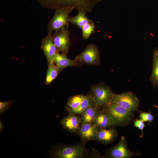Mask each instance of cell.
I'll use <instances>...</instances> for the list:
<instances>
[{
	"mask_svg": "<svg viewBox=\"0 0 158 158\" xmlns=\"http://www.w3.org/2000/svg\"><path fill=\"white\" fill-rule=\"evenodd\" d=\"M102 0H37L43 8L55 10L61 8L71 7L90 13Z\"/></svg>",
	"mask_w": 158,
	"mask_h": 158,
	"instance_id": "obj_1",
	"label": "cell"
},
{
	"mask_svg": "<svg viewBox=\"0 0 158 158\" xmlns=\"http://www.w3.org/2000/svg\"><path fill=\"white\" fill-rule=\"evenodd\" d=\"M74 9L73 8L65 7L56 9L47 24L48 33L52 34L53 31L59 32L68 28L70 23L69 15Z\"/></svg>",
	"mask_w": 158,
	"mask_h": 158,
	"instance_id": "obj_2",
	"label": "cell"
},
{
	"mask_svg": "<svg viewBox=\"0 0 158 158\" xmlns=\"http://www.w3.org/2000/svg\"><path fill=\"white\" fill-rule=\"evenodd\" d=\"M90 89L93 94L96 107L98 108L110 104L114 93L109 87L100 83L91 86Z\"/></svg>",
	"mask_w": 158,
	"mask_h": 158,
	"instance_id": "obj_3",
	"label": "cell"
},
{
	"mask_svg": "<svg viewBox=\"0 0 158 158\" xmlns=\"http://www.w3.org/2000/svg\"><path fill=\"white\" fill-rule=\"evenodd\" d=\"M139 100L131 92H126L120 94H114L112 95L110 104L120 106L133 112L139 105Z\"/></svg>",
	"mask_w": 158,
	"mask_h": 158,
	"instance_id": "obj_4",
	"label": "cell"
},
{
	"mask_svg": "<svg viewBox=\"0 0 158 158\" xmlns=\"http://www.w3.org/2000/svg\"><path fill=\"white\" fill-rule=\"evenodd\" d=\"M75 59L90 66L97 65L100 61L99 50L95 44H90L80 54L75 56Z\"/></svg>",
	"mask_w": 158,
	"mask_h": 158,
	"instance_id": "obj_5",
	"label": "cell"
},
{
	"mask_svg": "<svg viewBox=\"0 0 158 158\" xmlns=\"http://www.w3.org/2000/svg\"><path fill=\"white\" fill-rule=\"evenodd\" d=\"M105 112L114 120L116 124L128 122L130 120L132 112L120 106L111 104L105 106Z\"/></svg>",
	"mask_w": 158,
	"mask_h": 158,
	"instance_id": "obj_6",
	"label": "cell"
},
{
	"mask_svg": "<svg viewBox=\"0 0 158 158\" xmlns=\"http://www.w3.org/2000/svg\"><path fill=\"white\" fill-rule=\"evenodd\" d=\"M53 37L57 51L61 52L67 55L71 45L68 28H65L60 31L54 32Z\"/></svg>",
	"mask_w": 158,
	"mask_h": 158,
	"instance_id": "obj_7",
	"label": "cell"
},
{
	"mask_svg": "<svg viewBox=\"0 0 158 158\" xmlns=\"http://www.w3.org/2000/svg\"><path fill=\"white\" fill-rule=\"evenodd\" d=\"M41 48L46 59L48 66L53 62L57 52L56 48L54 42L53 34L48 33L43 38L41 42Z\"/></svg>",
	"mask_w": 158,
	"mask_h": 158,
	"instance_id": "obj_8",
	"label": "cell"
},
{
	"mask_svg": "<svg viewBox=\"0 0 158 158\" xmlns=\"http://www.w3.org/2000/svg\"><path fill=\"white\" fill-rule=\"evenodd\" d=\"M84 152L81 145H76L62 147L55 152L54 155L59 158H78L81 157Z\"/></svg>",
	"mask_w": 158,
	"mask_h": 158,
	"instance_id": "obj_9",
	"label": "cell"
},
{
	"mask_svg": "<svg viewBox=\"0 0 158 158\" xmlns=\"http://www.w3.org/2000/svg\"><path fill=\"white\" fill-rule=\"evenodd\" d=\"M99 126L94 123L82 124L78 130V133L84 141L96 140Z\"/></svg>",
	"mask_w": 158,
	"mask_h": 158,
	"instance_id": "obj_10",
	"label": "cell"
},
{
	"mask_svg": "<svg viewBox=\"0 0 158 158\" xmlns=\"http://www.w3.org/2000/svg\"><path fill=\"white\" fill-rule=\"evenodd\" d=\"M109 154L113 158H128L134 154L128 149L125 137L122 136L119 143L111 150Z\"/></svg>",
	"mask_w": 158,
	"mask_h": 158,
	"instance_id": "obj_11",
	"label": "cell"
},
{
	"mask_svg": "<svg viewBox=\"0 0 158 158\" xmlns=\"http://www.w3.org/2000/svg\"><path fill=\"white\" fill-rule=\"evenodd\" d=\"M53 62L59 67L61 71L64 69L70 67H80L83 63L75 59H69L67 54L57 51Z\"/></svg>",
	"mask_w": 158,
	"mask_h": 158,
	"instance_id": "obj_12",
	"label": "cell"
},
{
	"mask_svg": "<svg viewBox=\"0 0 158 158\" xmlns=\"http://www.w3.org/2000/svg\"><path fill=\"white\" fill-rule=\"evenodd\" d=\"M63 127L72 133L78 131L81 124L80 117L75 114H69L61 121Z\"/></svg>",
	"mask_w": 158,
	"mask_h": 158,
	"instance_id": "obj_13",
	"label": "cell"
},
{
	"mask_svg": "<svg viewBox=\"0 0 158 158\" xmlns=\"http://www.w3.org/2000/svg\"><path fill=\"white\" fill-rule=\"evenodd\" d=\"M93 123L100 128H106L116 125L114 120L105 111H98Z\"/></svg>",
	"mask_w": 158,
	"mask_h": 158,
	"instance_id": "obj_14",
	"label": "cell"
},
{
	"mask_svg": "<svg viewBox=\"0 0 158 158\" xmlns=\"http://www.w3.org/2000/svg\"><path fill=\"white\" fill-rule=\"evenodd\" d=\"M116 136V131L114 128L107 129L100 128L98 131L96 140L102 143L107 144L113 141Z\"/></svg>",
	"mask_w": 158,
	"mask_h": 158,
	"instance_id": "obj_15",
	"label": "cell"
},
{
	"mask_svg": "<svg viewBox=\"0 0 158 158\" xmlns=\"http://www.w3.org/2000/svg\"><path fill=\"white\" fill-rule=\"evenodd\" d=\"M86 13L83 10H78V13L76 16L69 17L70 23L81 29L85 25L94 21L87 18L86 16Z\"/></svg>",
	"mask_w": 158,
	"mask_h": 158,
	"instance_id": "obj_16",
	"label": "cell"
},
{
	"mask_svg": "<svg viewBox=\"0 0 158 158\" xmlns=\"http://www.w3.org/2000/svg\"><path fill=\"white\" fill-rule=\"evenodd\" d=\"M94 107L95 105L93 96L87 95L77 109L68 113L69 114H80L88 108Z\"/></svg>",
	"mask_w": 158,
	"mask_h": 158,
	"instance_id": "obj_17",
	"label": "cell"
},
{
	"mask_svg": "<svg viewBox=\"0 0 158 158\" xmlns=\"http://www.w3.org/2000/svg\"><path fill=\"white\" fill-rule=\"evenodd\" d=\"M96 107L88 108L81 114V124L93 123L95 118L98 111Z\"/></svg>",
	"mask_w": 158,
	"mask_h": 158,
	"instance_id": "obj_18",
	"label": "cell"
},
{
	"mask_svg": "<svg viewBox=\"0 0 158 158\" xmlns=\"http://www.w3.org/2000/svg\"><path fill=\"white\" fill-rule=\"evenodd\" d=\"M58 66L53 62L48 66L45 83L49 85L58 76L60 72Z\"/></svg>",
	"mask_w": 158,
	"mask_h": 158,
	"instance_id": "obj_19",
	"label": "cell"
},
{
	"mask_svg": "<svg viewBox=\"0 0 158 158\" xmlns=\"http://www.w3.org/2000/svg\"><path fill=\"white\" fill-rule=\"evenodd\" d=\"M86 95L80 94L70 97L65 107L68 112L77 109L86 97Z\"/></svg>",
	"mask_w": 158,
	"mask_h": 158,
	"instance_id": "obj_20",
	"label": "cell"
},
{
	"mask_svg": "<svg viewBox=\"0 0 158 158\" xmlns=\"http://www.w3.org/2000/svg\"><path fill=\"white\" fill-rule=\"evenodd\" d=\"M150 79L154 85H158V48L155 49L153 53V68Z\"/></svg>",
	"mask_w": 158,
	"mask_h": 158,
	"instance_id": "obj_21",
	"label": "cell"
},
{
	"mask_svg": "<svg viewBox=\"0 0 158 158\" xmlns=\"http://www.w3.org/2000/svg\"><path fill=\"white\" fill-rule=\"evenodd\" d=\"M95 29L94 21L84 25L81 29L82 32L83 39L84 40L88 39L95 32Z\"/></svg>",
	"mask_w": 158,
	"mask_h": 158,
	"instance_id": "obj_22",
	"label": "cell"
},
{
	"mask_svg": "<svg viewBox=\"0 0 158 158\" xmlns=\"http://www.w3.org/2000/svg\"><path fill=\"white\" fill-rule=\"evenodd\" d=\"M140 119L144 122H152L154 120V117L150 112H145L140 111L139 115Z\"/></svg>",
	"mask_w": 158,
	"mask_h": 158,
	"instance_id": "obj_23",
	"label": "cell"
},
{
	"mask_svg": "<svg viewBox=\"0 0 158 158\" xmlns=\"http://www.w3.org/2000/svg\"><path fill=\"white\" fill-rule=\"evenodd\" d=\"M13 101L10 100L0 102V113H4L6 110L8 109L12 105Z\"/></svg>",
	"mask_w": 158,
	"mask_h": 158,
	"instance_id": "obj_24",
	"label": "cell"
},
{
	"mask_svg": "<svg viewBox=\"0 0 158 158\" xmlns=\"http://www.w3.org/2000/svg\"><path fill=\"white\" fill-rule=\"evenodd\" d=\"M134 126L140 130L142 131V134L140 137L143 136V130L145 126L144 122L140 119H137L134 122Z\"/></svg>",
	"mask_w": 158,
	"mask_h": 158,
	"instance_id": "obj_25",
	"label": "cell"
},
{
	"mask_svg": "<svg viewBox=\"0 0 158 158\" xmlns=\"http://www.w3.org/2000/svg\"><path fill=\"white\" fill-rule=\"evenodd\" d=\"M3 124H2V123L1 121V120H0V132L2 131V130L3 129Z\"/></svg>",
	"mask_w": 158,
	"mask_h": 158,
	"instance_id": "obj_26",
	"label": "cell"
},
{
	"mask_svg": "<svg viewBox=\"0 0 158 158\" xmlns=\"http://www.w3.org/2000/svg\"><path fill=\"white\" fill-rule=\"evenodd\" d=\"M157 107L158 108V107Z\"/></svg>",
	"mask_w": 158,
	"mask_h": 158,
	"instance_id": "obj_27",
	"label": "cell"
}]
</instances>
